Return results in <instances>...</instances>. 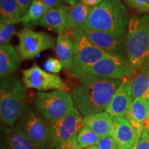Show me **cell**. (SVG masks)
Here are the masks:
<instances>
[{
	"mask_svg": "<svg viewBox=\"0 0 149 149\" xmlns=\"http://www.w3.org/2000/svg\"><path fill=\"white\" fill-rule=\"evenodd\" d=\"M72 91L74 105L82 115L103 112L120 84V79L86 75Z\"/></svg>",
	"mask_w": 149,
	"mask_h": 149,
	"instance_id": "obj_1",
	"label": "cell"
},
{
	"mask_svg": "<svg viewBox=\"0 0 149 149\" xmlns=\"http://www.w3.org/2000/svg\"><path fill=\"white\" fill-rule=\"evenodd\" d=\"M129 20L127 9L120 0H104L101 4L92 8L88 19L81 29L126 37Z\"/></svg>",
	"mask_w": 149,
	"mask_h": 149,
	"instance_id": "obj_2",
	"label": "cell"
},
{
	"mask_svg": "<svg viewBox=\"0 0 149 149\" xmlns=\"http://www.w3.org/2000/svg\"><path fill=\"white\" fill-rule=\"evenodd\" d=\"M26 91L18 77L1 79L0 83L1 120L8 127H13L26 109Z\"/></svg>",
	"mask_w": 149,
	"mask_h": 149,
	"instance_id": "obj_3",
	"label": "cell"
},
{
	"mask_svg": "<svg viewBox=\"0 0 149 149\" xmlns=\"http://www.w3.org/2000/svg\"><path fill=\"white\" fill-rule=\"evenodd\" d=\"M125 38L128 59L139 68L149 59V14L130 18Z\"/></svg>",
	"mask_w": 149,
	"mask_h": 149,
	"instance_id": "obj_4",
	"label": "cell"
},
{
	"mask_svg": "<svg viewBox=\"0 0 149 149\" xmlns=\"http://www.w3.org/2000/svg\"><path fill=\"white\" fill-rule=\"evenodd\" d=\"M33 104L37 112L48 122L62 118L74 108L71 94L65 91L39 92Z\"/></svg>",
	"mask_w": 149,
	"mask_h": 149,
	"instance_id": "obj_5",
	"label": "cell"
},
{
	"mask_svg": "<svg viewBox=\"0 0 149 149\" xmlns=\"http://www.w3.org/2000/svg\"><path fill=\"white\" fill-rule=\"evenodd\" d=\"M17 125L25 134L35 149H48L54 144L49 124L32 107H26Z\"/></svg>",
	"mask_w": 149,
	"mask_h": 149,
	"instance_id": "obj_6",
	"label": "cell"
},
{
	"mask_svg": "<svg viewBox=\"0 0 149 149\" xmlns=\"http://www.w3.org/2000/svg\"><path fill=\"white\" fill-rule=\"evenodd\" d=\"M73 42L74 56L70 70L72 75L78 79L87 68L110 55L92 44L80 30L74 32Z\"/></svg>",
	"mask_w": 149,
	"mask_h": 149,
	"instance_id": "obj_7",
	"label": "cell"
},
{
	"mask_svg": "<svg viewBox=\"0 0 149 149\" xmlns=\"http://www.w3.org/2000/svg\"><path fill=\"white\" fill-rule=\"evenodd\" d=\"M136 69L127 58L109 55L87 68L81 77L93 75L120 80L133 75Z\"/></svg>",
	"mask_w": 149,
	"mask_h": 149,
	"instance_id": "obj_8",
	"label": "cell"
},
{
	"mask_svg": "<svg viewBox=\"0 0 149 149\" xmlns=\"http://www.w3.org/2000/svg\"><path fill=\"white\" fill-rule=\"evenodd\" d=\"M19 44L17 47L22 59H32L41 52L55 48V40L52 35L36 32L29 28L17 33Z\"/></svg>",
	"mask_w": 149,
	"mask_h": 149,
	"instance_id": "obj_9",
	"label": "cell"
},
{
	"mask_svg": "<svg viewBox=\"0 0 149 149\" xmlns=\"http://www.w3.org/2000/svg\"><path fill=\"white\" fill-rule=\"evenodd\" d=\"M22 80L26 88L35 89L40 92L68 90L60 77L42 70L36 64L22 71Z\"/></svg>",
	"mask_w": 149,
	"mask_h": 149,
	"instance_id": "obj_10",
	"label": "cell"
},
{
	"mask_svg": "<svg viewBox=\"0 0 149 149\" xmlns=\"http://www.w3.org/2000/svg\"><path fill=\"white\" fill-rule=\"evenodd\" d=\"M83 118L79 111L74 107L68 114L59 120L49 122L50 130L54 144L64 142L77 135L83 127Z\"/></svg>",
	"mask_w": 149,
	"mask_h": 149,
	"instance_id": "obj_11",
	"label": "cell"
},
{
	"mask_svg": "<svg viewBox=\"0 0 149 149\" xmlns=\"http://www.w3.org/2000/svg\"><path fill=\"white\" fill-rule=\"evenodd\" d=\"M92 44L108 55L127 58L125 37L115 36L109 33L92 30L80 29Z\"/></svg>",
	"mask_w": 149,
	"mask_h": 149,
	"instance_id": "obj_12",
	"label": "cell"
},
{
	"mask_svg": "<svg viewBox=\"0 0 149 149\" xmlns=\"http://www.w3.org/2000/svg\"><path fill=\"white\" fill-rule=\"evenodd\" d=\"M133 100L130 76L122 80L104 111L112 117H124Z\"/></svg>",
	"mask_w": 149,
	"mask_h": 149,
	"instance_id": "obj_13",
	"label": "cell"
},
{
	"mask_svg": "<svg viewBox=\"0 0 149 149\" xmlns=\"http://www.w3.org/2000/svg\"><path fill=\"white\" fill-rule=\"evenodd\" d=\"M111 137H113L119 149H130L142 133L137 131L124 117H113Z\"/></svg>",
	"mask_w": 149,
	"mask_h": 149,
	"instance_id": "obj_14",
	"label": "cell"
},
{
	"mask_svg": "<svg viewBox=\"0 0 149 149\" xmlns=\"http://www.w3.org/2000/svg\"><path fill=\"white\" fill-rule=\"evenodd\" d=\"M68 7L64 5L57 6L49 8L39 21V24L44 29L57 33H62L66 25L67 12Z\"/></svg>",
	"mask_w": 149,
	"mask_h": 149,
	"instance_id": "obj_15",
	"label": "cell"
},
{
	"mask_svg": "<svg viewBox=\"0 0 149 149\" xmlns=\"http://www.w3.org/2000/svg\"><path fill=\"white\" fill-rule=\"evenodd\" d=\"M1 149H35L19 127L15 124L13 127L3 128L1 136Z\"/></svg>",
	"mask_w": 149,
	"mask_h": 149,
	"instance_id": "obj_16",
	"label": "cell"
},
{
	"mask_svg": "<svg viewBox=\"0 0 149 149\" xmlns=\"http://www.w3.org/2000/svg\"><path fill=\"white\" fill-rule=\"evenodd\" d=\"M149 114V100L144 98L133 99L126 117L137 131L142 133L144 122Z\"/></svg>",
	"mask_w": 149,
	"mask_h": 149,
	"instance_id": "obj_17",
	"label": "cell"
},
{
	"mask_svg": "<svg viewBox=\"0 0 149 149\" xmlns=\"http://www.w3.org/2000/svg\"><path fill=\"white\" fill-rule=\"evenodd\" d=\"M131 90L133 99L149 100V59L131 76Z\"/></svg>",
	"mask_w": 149,
	"mask_h": 149,
	"instance_id": "obj_18",
	"label": "cell"
},
{
	"mask_svg": "<svg viewBox=\"0 0 149 149\" xmlns=\"http://www.w3.org/2000/svg\"><path fill=\"white\" fill-rule=\"evenodd\" d=\"M20 57L10 44L0 46V77L1 80L10 77L17 70Z\"/></svg>",
	"mask_w": 149,
	"mask_h": 149,
	"instance_id": "obj_19",
	"label": "cell"
},
{
	"mask_svg": "<svg viewBox=\"0 0 149 149\" xmlns=\"http://www.w3.org/2000/svg\"><path fill=\"white\" fill-rule=\"evenodd\" d=\"M83 126H87L100 137L111 135L113 119L107 112L86 115L83 118Z\"/></svg>",
	"mask_w": 149,
	"mask_h": 149,
	"instance_id": "obj_20",
	"label": "cell"
},
{
	"mask_svg": "<svg viewBox=\"0 0 149 149\" xmlns=\"http://www.w3.org/2000/svg\"><path fill=\"white\" fill-rule=\"evenodd\" d=\"M92 8L86 6L81 1L69 7L67 12L66 30L77 31L82 29L88 19Z\"/></svg>",
	"mask_w": 149,
	"mask_h": 149,
	"instance_id": "obj_21",
	"label": "cell"
},
{
	"mask_svg": "<svg viewBox=\"0 0 149 149\" xmlns=\"http://www.w3.org/2000/svg\"><path fill=\"white\" fill-rule=\"evenodd\" d=\"M55 48L56 55L62 64L63 68L70 70L74 56L73 40L64 33H59Z\"/></svg>",
	"mask_w": 149,
	"mask_h": 149,
	"instance_id": "obj_22",
	"label": "cell"
},
{
	"mask_svg": "<svg viewBox=\"0 0 149 149\" xmlns=\"http://www.w3.org/2000/svg\"><path fill=\"white\" fill-rule=\"evenodd\" d=\"M22 14L16 0H0L1 23L15 24L22 22Z\"/></svg>",
	"mask_w": 149,
	"mask_h": 149,
	"instance_id": "obj_23",
	"label": "cell"
},
{
	"mask_svg": "<svg viewBox=\"0 0 149 149\" xmlns=\"http://www.w3.org/2000/svg\"><path fill=\"white\" fill-rule=\"evenodd\" d=\"M49 8L42 0H33L27 13L22 17V22L26 26L31 27L38 24Z\"/></svg>",
	"mask_w": 149,
	"mask_h": 149,
	"instance_id": "obj_24",
	"label": "cell"
},
{
	"mask_svg": "<svg viewBox=\"0 0 149 149\" xmlns=\"http://www.w3.org/2000/svg\"><path fill=\"white\" fill-rule=\"evenodd\" d=\"M78 144L81 148L97 145L100 137L87 126H83L77 135Z\"/></svg>",
	"mask_w": 149,
	"mask_h": 149,
	"instance_id": "obj_25",
	"label": "cell"
},
{
	"mask_svg": "<svg viewBox=\"0 0 149 149\" xmlns=\"http://www.w3.org/2000/svg\"><path fill=\"white\" fill-rule=\"evenodd\" d=\"M130 8L140 14H149V0H123Z\"/></svg>",
	"mask_w": 149,
	"mask_h": 149,
	"instance_id": "obj_26",
	"label": "cell"
},
{
	"mask_svg": "<svg viewBox=\"0 0 149 149\" xmlns=\"http://www.w3.org/2000/svg\"><path fill=\"white\" fill-rule=\"evenodd\" d=\"M15 33V27L14 24H0V44L1 45L8 44Z\"/></svg>",
	"mask_w": 149,
	"mask_h": 149,
	"instance_id": "obj_27",
	"label": "cell"
},
{
	"mask_svg": "<svg viewBox=\"0 0 149 149\" xmlns=\"http://www.w3.org/2000/svg\"><path fill=\"white\" fill-rule=\"evenodd\" d=\"M44 69L50 73H58L62 69L63 66L59 59L50 57L44 63Z\"/></svg>",
	"mask_w": 149,
	"mask_h": 149,
	"instance_id": "obj_28",
	"label": "cell"
},
{
	"mask_svg": "<svg viewBox=\"0 0 149 149\" xmlns=\"http://www.w3.org/2000/svg\"><path fill=\"white\" fill-rule=\"evenodd\" d=\"M97 146L99 149H119L115 139L111 135L100 137Z\"/></svg>",
	"mask_w": 149,
	"mask_h": 149,
	"instance_id": "obj_29",
	"label": "cell"
},
{
	"mask_svg": "<svg viewBox=\"0 0 149 149\" xmlns=\"http://www.w3.org/2000/svg\"><path fill=\"white\" fill-rule=\"evenodd\" d=\"M79 144H78L77 135H74L71 138L64 142L56 144L55 149H81Z\"/></svg>",
	"mask_w": 149,
	"mask_h": 149,
	"instance_id": "obj_30",
	"label": "cell"
},
{
	"mask_svg": "<svg viewBox=\"0 0 149 149\" xmlns=\"http://www.w3.org/2000/svg\"><path fill=\"white\" fill-rule=\"evenodd\" d=\"M42 1L49 8L60 6L62 3H69L72 6L78 2V0H42Z\"/></svg>",
	"mask_w": 149,
	"mask_h": 149,
	"instance_id": "obj_31",
	"label": "cell"
},
{
	"mask_svg": "<svg viewBox=\"0 0 149 149\" xmlns=\"http://www.w3.org/2000/svg\"><path fill=\"white\" fill-rule=\"evenodd\" d=\"M137 149H149V132L146 130L143 131Z\"/></svg>",
	"mask_w": 149,
	"mask_h": 149,
	"instance_id": "obj_32",
	"label": "cell"
},
{
	"mask_svg": "<svg viewBox=\"0 0 149 149\" xmlns=\"http://www.w3.org/2000/svg\"><path fill=\"white\" fill-rule=\"evenodd\" d=\"M16 1L19 7L22 16H24L29 10L33 0H16Z\"/></svg>",
	"mask_w": 149,
	"mask_h": 149,
	"instance_id": "obj_33",
	"label": "cell"
},
{
	"mask_svg": "<svg viewBox=\"0 0 149 149\" xmlns=\"http://www.w3.org/2000/svg\"><path fill=\"white\" fill-rule=\"evenodd\" d=\"M103 1L104 0H80L81 3L91 8H94L97 6L101 4Z\"/></svg>",
	"mask_w": 149,
	"mask_h": 149,
	"instance_id": "obj_34",
	"label": "cell"
},
{
	"mask_svg": "<svg viewBox=\"0 0 149 149\" xmlns=\"http://www.w3.org/2000/svg\"><path fill=\"white\" fill-rule=\"evenodd\" d=\"M144 130H146V131L149 132V114L148 116L147 117L146 120L144 122Z\"/></svg>",
	"mask_w": 149,
	"mask_h": 149,
	"instance_id": "obj_35",
	"label": "cell"
},
{
	"mask_svg": "<svg viewBox=\"0 0 149 149\" xmlns=\"http://www.w3.org/2000/svg\"><path fill=\"white\" fill-rule=\"evenodd\" d=\"M139 139H137V140L136 141V142L135 143V144H134L133 146H132L131 148H130V149H137V145H138V142H139Z\"/></svg>",
	"mask_w": 149,
	"mask_h": 149,
	"instance_id": "obj_36",
	"label": "cell"
},
{
	"mask_svg": "<svg viewBox=\"0 0 149 149\" xmlns=\"http://www.w3.org/2000/svg\"><path fill=\"white\" fill-rule=\"evenodd\" d=\"M83 149H99L97 145H94V146H91L89 147H87V148H83Z\"/></svg>",
	"mask_w": 149,
	"mask_h": 149,
	"instance_id": "obj_37",
	"label": "cell"
},
{
	"mask_svg": "<svg viewBox=\"0 0 149 149\" xmlns=\"http://www.w3.org/2000/svg\"><path fill=\"white\" fill-rule=\"evenodd\" d=\"M112 1H118V0H112Z\"/></svg>",
	"mask_w": 149,
	"mask_h": 149,
	"instance_id": "obj_38",
	"label": "cell"
},
{
	"mask_svg": "<svg viewBox=\"0 0 149 149\" xmlns=\"http://www.w3.org/2000/svg\"><path fill=\"white\" fill-rule=\"evenodd\" d=\"M78 1H79V0H78Z\"/></svg>",
	"mask_w": 149,
	"mask_h": 149,
	"instance_id": "obj_39",
	"label": "cell"
}]
</instances>
